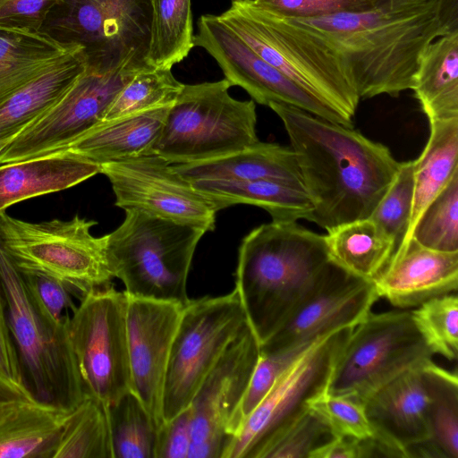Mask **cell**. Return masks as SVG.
I'll return each mask as SVG.
<instances>
[{
	"instance_id": "6da1fadb",
	"label": "cell",
	"mask_w": 458,
	"mask_h": 458,
	"mask_svg": "<svg viewBox=\"0 0 458 458\" xmlns=\"http://www.w3.org/2000/svg\"><path fill=\"white\" fill-rule=\"evenodd\" d=\"M293 19L342 56L360 99L395 98L412 89L424 47L458 30V0L394 2L367 11Z\"/></svg>"
},
{
	"instance_id": "7a4b0ae2",
	"label": "cell",
	"mask_w": 458,
	"mask_h": 458,
	"mask_svg": "<svg viewBox=\"0 0 458 458\" xmlns=\"http://www.w3.org/2000/svg\"><path fill=\"white\" fill-rule=\"evenodd\" d=\"M268 106L282 120L297 157L313 207L308 220L329 232L369 218L400 166L389 148L295 106Z\"/></svg>"
},
{
	"instance_id": "3957f363",
	"label": "cell",
	"mask_w": 458,
	"mask_h": 458,
	"mask_svg": "<svg viewBox=\"0 0 458 458\" xmlns=\"http://www.w3.org/2000/svg\"><path fill=\"white\" fill-rule=\"evenodd\" d=\"M326 235L296 221H274L242 241L235 290L259 344L269 339L329 274Z\"/></svg>"
},
{
	"instance_id": "277c9868",
	"label": "cell",
	"mask_w": 458,
	"mask_h": 458,
	"mask_svg": "<svg viewBox=\"0 0 458 458\" xmlns=\"http://www.w3.org/2000/svg\"><path fill=\"white\" fill-rule=\"evenodd\" d=\"M219 18L292 81L353 119L360 98L342 56L317 34L254 2H231Z\"/></svg>"
},
{
	"instance_id": "5b68a950",
	"label": "cell",
	"mask_w": 458,
	"mask_h": 458,
	"mask_svg": "<svg viewBox=\"0 0 458 458\" xmlns=\"http://www.w3.org/2000/svg\"><path fill=\"white\" fill-rule=\"evenodd\" d=\"M207 231L137 210L106 234V255L114 277L128 296L186 304L187 278L197 245Z\"/></svg>"
},
{
	"instance_id": "8992f818",
	"label": "cell",
	"mask_w": 458,
	"mask_h": 458,
	"mask_svg": "<svg viewBox=\"0 0 458 458\" xmlns=\"http://www.w3.org/2000/svg\"><path fill=\"white\" fill-rule=\"evenodd\" d=\"M225 79L184 84L170 106L153 154L170 165L211 159L259 141L253 100L231 97Z\"/></svg>"
},
{
	"instance_id": "52a82bcc",
	"label": "cell",
	"mask_w": 458,
	"mask_h": 458,
	"mask_svg": "<svg viewBox=\"0 0 458 458\" xmlns=\"http://www.w3.org/2000/svg\"><path fill=\"white\" fill-rule=\"evenodd\" d=\"M0 282L27 387L38 402L72 411L87 394L68 336L69 317L54 325L39 314L20 270L1 245Z\"/></svg>"
},
{
	"instance_id": "ba28073f",
	"label": "cell",
	"mask_w": 458,
	"mask_h": 458,
	"mask_svg": "<svg viewBox=\"0 0 458 458\" xmlns=\"http://www.w3.org/2000/svg\"><path fill=\"white\" fill-rule=\"evenodd\" d=\"M96 221L74 216L70 220L28 222L0 213V245L19 269L48 274L81 296L111 284L106 236L90 230Z\"/></svg>"
},
{
	"instance_id": "9c48e42d",
	"label": "cell",
	"mask_w": 458,
	"mask_h": 458,
	"mask_svg": "<svg viewBox=\"0 0 458 458\" xmlns=\"http://www.w3.org/2000/svg\"><path fill=\"white\" fill-rule=\"evenodd\" d=\"M433 355L411 310L370 312L352 328L326 391L363 403L402 373L432 360Z\"/></svg>"
},
{
	"instance_id": "30bf717a",
	"label": "cell",
	"mask_w": 458,
	"mask_h": 458,
	"mask_svg": "<svg viewBox=\"0 0 458 458\" xmlns=\"http://www.w3.org/2000/svg\"><path fill=\"white\" fill-rule=\"evenodd\" d=\"M150 21V0H61L42 30L82 47L88 65L109 71L148 66Z\"/></svg>"
},
{
	"instance_id": "8fae6325",
	"label": "cell",
	"mask_w": 458,
	"mask_h": 458,
	"mask_svg": "<svg viewBox=\"0 0 458 458\" xmlns=\"http://www.w3.org/2000/svg\"><path fill=\"white\" fill-rule=\"evenodd\" d=\"M248 324L237 291L189 300L169 355L162 413L166 421L187 409L227 345Z\"/></svg>"
},
{
	"instance_id": "7c38bea8",
	"label": "cell",
	"mask_w": 458,
	"mask_h": 458,
	"mask_svg": "<svg viewBox=\"0 0 458 458\" xmlns=\"http://www.w3.org/2000/svg\"><path fill=\"white\" fill-rule=\"evenodd\" d=\"M127 304L125 292L111 284L94 288L81 297L67 319L85 393L106 405L131 391Z\"/></svg>"
},
{
	"instance_id": "4fadbf2b",
	"label": "cell",
	"mask_w": 458,
	"mask_h": 458,
	"mask_svg": "<svg viewBox=\"0 0 458 458\" xmlns=\"http://www.w3.org/2000/svg\"><path fill=\"white\" fill-rule=\"evenodd\" d=\"M143 68L124 65L104 71L86 64L84 71L56 102L0 151V165L63 149L101 122L119 91Z\"/></svg>"
},
{
	"instance_id": "5bb4252c",
	"label": "cell",
	"mask_w": 458,
	"mask_h": 458,
	"mask_svg": "<svg viewBox=\"0 0 458 458\" xmlns=\"http://www.w3.org/2000/svg\"><path fill=\"white\" fill-rule=\"evenodd\" d=\"M353 327L333 331L311 344L276 379L243 420L225 458H258L264 446L327 390L331 372Z\"/></svg>"
},
{
	"instance_id": "9a60e30c",
	"label": "cell",
	"mask_w": 458,
	"mask_h": 458,
	"mask_svg": "<svg viewBox=\"0 0 458 458\" xmlns=\"http://www.w3.org/2000/svg\"><path fill=\"white\" fill-rule=\"evenodd\" d=\"M259 356V343L247 324L227 345L189 406V458H225L242 425V404Z\"/></svg>"
},
{
	"instance_id": "2e32d148",
	"label": "cell",
	"mask_w": 458,
	"mask_h": 458,
	"mask_svg": "<svg viewBox=\"0 0 458 458\" xmlns=\"http://www.w3.org/2000/svg\"><path fill=\"white\" fill-rule=\"evenodd\" d=\"M111 182L115 205L208 231L215 228L216 204L151 154L99 165Z\"/></svg>"
},
{
	"instance_id": "e0dca14e",
	"label": "cell",
	"mask_w": 458,
	"mask_h": 458,
	"mask_svg": "<svg viewBox=\"0 0 458 458\" xmlns=\"http://www.w3.org/2000/svg\"><path fill=\"white\" fill-rule=\"evenodd\" d=\"M194 44L217 63L231 86H239L259 104L282 103L316 116L352 127L350 118L310 94L262 59L218 15L199 17Z\"/></svg>"
},
{
	"instance_id": "ac0fdd59",
	"label": "cell",
	"mask_w": 458,
	"mask_h": 458,
	"mask_svg": "<svg viewBox=\"0 0 458 458\" xmlns=\"http://www.w3.org/2000/svg\"><path fill=\"white\" fill-rule=\"evenodd\" d=\"M379 298L373 281L350 274L336 264L284 326L259 344L271 353L311 344L343 327H354Z\"/></svg>"
},
{
	"instance_id": "d6986e66",
	"label": "cell",
	"mask_w": 458,
	"mask_h": 458,
	"mask_svg": "<svg viewBox=\"0 0 458 458\" xmlns=\"http://www.w3.org/2000/svg\"><path fill=\"white\" fill-rule=\"evenodd\" d=\"M182 304L128 296L126 325L131 391L158 428L165 374Z\"/></svg>"
},
{
	"instance_id": "ffe728a7",
	"label": "cell",
	"mask_w": 458,
	"mask_h": 458,
	"mask_svg": "<svg viewBox=\"0 0 458 458\" xmlns=\"http://www.w3.org/2000/svg\"><path fill=\"white\" fill-rule=\"evenodd\" d=\"M422 366L402 373L363 401L374 437L401 458H408L411 447L430 437Z\"/></svg>"
},
{
	"instance_id": "44dd1931",
	"label": "cell",
	"mask_w": 458,
	"mask_h": 458,
	"mask_svg": "<svg viewBox=\"0 0 458 458\" xmlns=\"http://www.w3.org/2000/svg\"><path fill=\"white\" fill-rule=\"evenodd\" d=\"M379 298L407 309L458 287V251L444 252L420 245L413 239L396 250L373 280Z\"/></svg>"
},
{
	"instance_id": "7402d4cb",
	"label": "cell",
	"mask_w": 458,
	"mask_h": 458,
	"mask_svg": "<svg viewBox=\"0 0 458 458\" xmlns=\"http://www.w3.org/2000/svg\"><path fill=\"white\" fill-rule=\"evenodd\" d=\"M172 168L188 182L201 180L279 182L305 191L297 157L292 148L258 141L225 156Z\"/></svg>"
},
{
	"instance_id": "603a6c76",
	"label": "cell",
	"mask_w": 458,
	"mask_h": 458,
	"mask_svg": "<svg viewBox=\"0 0 458 458\" xmlns=\"http://www.w3.org/2000/svg\"><path fill=\"white\" fill-rule=\"evenodd\" d=\"M81 48L44 30L0 24V104Z\"/></svg>"
},
{
	"instance_id": "cb8c5ba5",
	"label": "cell",
	"mask_w": 458,
	"mask_h": 458,
	"mask_svg": "<svg viewBox=\"0 0 458 458\" xmlns=\"http://www.w3.org/2000/svg\"><path fill=\"white\" fill-rule=\"evenodd\" d=\"M170 106L102 123L57 152L101 165L153 154Z\"/></svg>"
},
{
	"instance_id": "d4e9b609",
	"label": "cell",
	"mask_w": 458,
	"mask_h": 458,
	"mask_svg": "<svg viewBox=\"0 0 458 458\" xmlns=\"http://www.w3.org/2000/svg\"><path fill=\"white\" fill-rule=\"evenodd\" d=\"M100 174V165L67 152L0 165V213L20 201L61 191Z\"/></svg>"
},
{
	"instance_id": "484cf974",
	"label": "cell",
	"mask_w": 458,
	"mask_h": 458,
	"mask_svg": "<svg viewBox=\"0 0 458 458\" xmlns=\"http://www.w3.org/2000/svg\"><path fill=\"white\" fill-rule=\"evenodd\" d=\"M412 90L429 122L458 117V30L424 47Z\"/></svg>"
},
{
	"instance_id": "4316f807",
	"label": "cell",
	"mask_w": 458,
	"mask_h": 458,
	"mask_svg": "<svg viewBox=\"0 0 458 458\" xmlns=\"http://www.w3.org/2000/svg\"><path fill=\"white\" fill-rule=\"evenodd\" d=\"M192 186L212 199L219 211L232 205L247 204L267 211L274 221L308 220L312 203L305 191L267 180L190 182Z\"/></svg>"
},
{
	"instance_id": "83f0119b",
	"label": "cell",
	"mask_w": 458,
	"mask_h": 458,
	"mask_svg": "<svg viewBox=\"0 0 458 458\" xmlns=\"http://www.w3.org/2000/svg\"><path fill=\"white\" fill-rule=\"evenodd\" d=\"M86 64L84 50L79 49L0 104V140L17 135L53 106Z\"/></svg>"
},
{
	"instance_id": "f1b7e54d",
	"label": "cell",
	"mask_w": 458,
	"mask_h": 458,
	"mask_svg": "<svg viewBox=\"0 0 458 458\" xmlns=\"http://www.w3.org/2000/svg\"><path fill=\"white\" fill-rule=\"evenodd\" d=\"M429 123L428 142L420 156L414 160L413 202L409 229L396 250L409 242L425 208L458 171V117Z\"/></svg>"
},
{
	"instance_id": "f546056e",
	"label": "cell",
	"mask_w": 458,
	"mask_h": 458,
	"mask_svg": "<svg viewBox=\"0 0 458 458\" xmlns=\"http://www.w3.org/2000/svg\"><path fill=\"white\" fill-rule=\"evenodd\" d=\"M428 394L430 437L408 452V458H458V378L433 360L421 369Z\"/></svg>"
},
{
	"instance_id": "4dcf8cb0",
	"label": "cell",
	"mask_w": 458,
	"mask_h": 458,
	"mask_svg": "<svg viewBox=\"0 0 458 458\" xmlns=\"http://www.w3.org/2000/svg\"><path fill=\"white\" fill-rule=\"evenodd\" d=\"M68 411L38 401L0 420V458H53Z\"/></svg>"
},
{
	"instance_id": "1f68e13d",
	"label": "cell",
	"mask_w": 458,
	"mask_h": 458,
	"mask_svg": "<svg viewBox=\"0 0 458 458\" xmlns=\"http://www.w3.org/2000/svg\"><path fill=\"white\" fill-rule=\"evenodd\" d=\"M326 242L335 264L369 281L378 276L394 251V242L369 217L332 229Z\"/></svg>"
},
{
	"instance_id": "d6a6232c",
	"label": "cell",
	"mask_w": 458,
	"mask_h": 458,
	"mask_svg": "<svg viewBox=\"0 0 458 458\" xmlns=\"http://www.w3.org/2000/svg\"><path fill=\"white\" fill-rule=\"evenodd\" d=\"M151 21L146 63L172 69L195 47L191 0H150Z\"/></svg>"
},
{
	"instance_id": "836d02e7",
	"label": "cell",
	"mask_w": 458,
	"mask_h": 458,
	"mask_svg": "<svg viewBox=\"0 0 458 458\" xmlns=\"http://www.w3.org/2000/svg\"><path fill=\"white\" fill-rule=\"evenodd\" d=\"M53 458H113L106 404L87 395L68 412Z\"/></svg>"
},
{
	"instance_id": "e575fe53",
	"label": "cell",
	"mask_w": 458,
	"mask_h": 458,
	"mask_svg": "<svg viewBox=\"0 0 458 458\" xmlns=\"http://www.w3.org/2000/svg\"><path fill=\"white\" fill-rule=\"evenodd\" d=\"M113 458H156L158 426L130 391L106 405Z\"/></svg>"
},
{
	"instance_id": "d590c367",
	"label": "cell",
	"mask_w": 458,
	"mask_h": 458,
	"mask_svg": "<svg viewBox=\"0 0 458 458\" xmlns=\"http://www.w3.org/2000/svg\"><path fill=\"white\" fill-rule=\"evenodd\" d=\"M183 85L174 78L171 69L145 67L119 91L99 123L171 106Z\"/></svg>"
},
{
	"instance_id": "8d00e7d4",
	"label": "cell",
	"mask_w": 458,
	"mask_h": 458,
	"mask_svg": "<svg viewBox=\"0 0 458 458\" xmlns=\"http://www.w3.org/2000/svg\"><path fill=\"white\" fill-rule=\"evenodd\" d=\"M411 239L431 250L458 251V171L425 208Z\"/></svg>"
},
{
	"instance_id": "74e56055",
	"label": "cell",
	"mask_w": 458,
	"mask_h": 458,
	"mask_svg": "<svg viewBox=\"0 0 458 458\" xmlns=\"http://www.w3.org/2000/svg\"><path fill=\"white\" fill-rule=\"evenodd\" d=\"M411 310L413 322L434 354L449 360L458 356V298L455 293L434 297Z\"/></svg>"
},
{
	"instance_id": "f35d334b",
	"label": "cell",
	"mask_w": 458,
	"mask_h": 458,
	"mask_svg": "<svg viewBox=\"0 0 458 458\" xmlns=\"http://www.w3.org/2000/svg\"><path fill=\"white\" fill-rule=\"evenodd\" d=\"M413 170L414 160L400 163L391 186L369 216L394 242V250L404 241L410 225L414 191Z\"/></svg>"
},
{
	"instance_id": "ab89813d",
	"label": "cell",
	"mask_w": 458,
	"mask_h": 458,
	"mask_svg": "<svg viewBox=\"0 0 458 458\" xmlns=\"http://www.w3.org/2000/svg\"><path fill=\"white\" fill-rule=\"evenodd\" d=\"M335 437L327 424L307 408L264 446L258 458H310Z\"/></svg>"
},
{
	"instance_id": "60d3db41",
	"label": "cell",
	"mask_w": 458,
	"mask_h": 458,
	"mask_svg": "<svg viewBox=\"0 0 458 458\" xmlns=\"http://www.w3.org/2000/svg\"><path fill=\"white\" fill-rule=\"evenodd\" d=\"M307 406L327 424L335 437H374L364 404L355 398L324 391L309 400Z\"/></svg>"
},
{
	"instance_id": "b9f144b4",
	"label": "cell",
	"mask_w": 458,
	"mask_h": 458,
	"mask_svg": "<svg viewBox=\"0 0 458 458\" xmlns=\"http://www.w3.org/2000/svg\"><path fill=\"white\" fill-rule=\"evenodd\" d=\"M19 269V268H18ZM27 293L39 314L54 325L64 323L75 306L71 298V288L60 279L48 274L19 269Z\"/></svg>"
},
{
	"instance_id": "7bdbcfd3",
	"label": "cell",
	"mask_w": 458,
	"mask_h": 458,
	"mask_svg": "<svg viewBox=\"0 0 458 458\" xmlns=\"http://www.w3.org/2000/svg\"><path fill=\"white\" fill-rule=\"evenodd\" d=\"M315 342L277 352H259L258 362L242 404V424L266 396L276 379Z\"/></svg>"
},
{
	"instance_id": "ee69618b",
	"label": "cell",
	"mask_w": 458,
	"mask_h": 458,
	"mask_svg": "<svg viewBox=\"0 0 458 458\" xmlns=\"http://www.w3.org/2000/svg\"><path fill=\"white\" fill-rule=\"evenodd\" d=\"M412 0H254L255 4L293 18L326 16L343 12H361L381 5Z\"/></svg>"
},
{
	"instance_id": "f6af8a7d",
	"label": "cell",
	"mask_w": 458,
	"mask_h": 458,
	"mask_svg": "<svg viewBox=\"0 0 458 458\" xmlns=\"http://www.w3.org/2000/svg\"><path fill=\"white\" fill-rule=\"evenodd\" d=\"M191 440L192 418L188 407L159 427L156 458H189Z\"/></svg>"
},
{
	"instance_id": "bcb514c9",
	"label": "cell",
	"mask_w": 458,
	"mask_h": 458,
	"mask_svg": "<svg viewBox=\"0 0 458 458\" xmlns=\"http://www.w3.org/2000/svg\"><path fill=\"white\" fill-rule=\"evenodd\" d=\"M60 0H0V24L42 30L44 22Z\"/></svg>"
},
{
	"instance_id": "7dc6e473",
	"label": "cell",
	"mask_w": 458,
	"mask_h": 458,
	"mask_svg": "<svg viewBox=\"0 0 458 458\" xmlns=\"http://www.w3.org/2000/svg\"><path fill=\"white\" fill-rule=\"evenodd\" d=\"M0 375L26 386L19 355L10 330L0 282Z\"/></svg>"
},
{
	"instance_id": "c3c4849f",
	"label": "cell",
	"mask_w": 458,
	"mask_h": 458,
	"mask_svg": "<svg viewBox=\"0 0 458 458\" xmlns=\"http://www.w3.org/2000/svg\"><path fill=\"white\" fill-rule=\"evenodd\" d=\"M310 458H369V437H335Z\"/></svg>"
},
{
	"instance_id": "681fc988",
	"label": "cell",
	"mask_w": 458,
	"mask_h": 458,
	"mask_svg": "<svg viewBox=\"0 0 458 458\" xmlns=\"http://www.w3.org/2000/svg\"><path fill=\"white\" fill-rule=\"evenodd\" d=\"M35 401L27 386L0 375V420L16 409Z\"/></svg>"
},
{
	"instance_id": "f907efd6",
	"label": "cell",
	"mask_w": 458,
	"mask_h": 458,
	"mask_svg": "<svg viewBox=\"0 0 458 458\" xmlns=\"http://www.w3.org/2000/svg\"><path fill=\"white\" fill-rule=\"evenodd\" d=\"M16 136V135H15ZM15 136H13V137H9V138H6V139H3V140H0V151L2 149H4L5 148V146L7 144H9L12 140L15 137Z\"/></svg>"
},
{
	"instance_id": "816d5d0a",
	"label": "cell",
	"mask_w": 458,
	"mask_h": 458,
	"mask_svg": "<svg viewBox=\"0 0 458 458\" xmlns=\"http://www.w3.org/2000/svg\"><path fill=\"white\" fill-rule=\"evenodd\" d=\"M242 1L252 2L254 0H231V2H242Z\"/></svg>"
}]
</instances>
